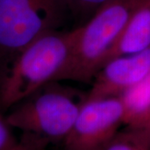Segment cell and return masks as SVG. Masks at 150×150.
I'll use <instances>...</instances> for the list:
<instances>
[{
  "label": "cell",
  "instance_id": "7c38bea8",
  "mask_svg": "<svg viewBox=\"0 0 150 150\" xmlns=\"http://www.w3.org/2000/svg\"><path fill=\"white\" fill-rule=\"evenodd\" d=\"M49 143L44 139L23 134L21 139L14 147L8 150H44Z\"/></svg>",
  "mask_w": 150,
  "mask_h": 150
},
{
  "label": "cell",
  "instance_id": "4fadbf2b",
  "mask_svg": "<svg viewBox=\"0 0 150 150\" xmlns=\"http://www.w3.org/2000/svg\"><path fill=\"white\" fill-rule=\"evenodd\" d=\"M105 150H144L138 144L128 132L118 134Z\"/></svg>",
  "mask_w": 150,
  "mask_h": 150
},
{
  "label": "cell",
  "instance_id": "277c9868",
  "mask_svg": "<svg viewBox=\"0 0 150 150\" xmlns=\"http://www.w3.org/2000/svg\"><path fill=\"white\" fill-rule=\"evenodd\" d=\"M69 10L66 0H0V66L36 38L57 30Z\"/></svg>",
  "mask_w": 150,
  "mask_h": 150
},
{
  "label": "cell",
  "instance_id": "30bf717a",
  "mask_svg": "<svg viewBox=\"0 0 150 150\" xmlns=\"http://www.w3.org/2000/svg\"><path fill=\"white\" fill-rule=\"evenodd\" d=\"M127 132L143 149H150V108L144 122L139 129Z\"/></svg>",
  "mask_w": 150,
  "mask_h": 150
},
{
  "label": "cell",
  "instance_id": "6da1fadb",
  "mask_svg": "<svg viewBox=\"0 0 150 150\" xmlns=\"http://www.w3.org/2000/svg\"><path fill=\"white\" fill-rule=\"evenodd\" d=\"M71 31L54 30L33 40L0 66V108L8 110L58 78L67 64Z\"/></svg>",
  "mask_w": 150,
  "mask_h": 150
},
{
  "label": "cell",
  "instance_id": "52a82bcc",
  "mask_svg": "<svg viewBox=\"0 0 150 150\" xmlns=\"http://www.w3.org/2000/svg\"><path fill=\"white\" fill-rule=\"evenodd\" d=\"M149 47L150 0H144L130 17L103 65L112 59L137 54Z\"/></svg>",
  "mask_w": 150,
  "mask_h": 150
},
{
  "label": "cell",
  "instance_id": "7a4b0ae2",
  "mask_svg": "<svg viewBox=\"0 0 150 150\" xmlns=\"http://www.w3.org/2000/svg\"><path fill=\"white\" fill-rule=\"evenodd\" d=\"M144 1L111 0L98 8L84 24L71 30L69 57L57 82H92L130 17Z\"/></svg>",
  "mask_w": 150,
  "mask_h": 150
},
{
  "label": "cell",
  "instance_id": "8992f818",
  "mask_svg": "<svg viewBox=\"0 0 150 150\" xmlns=\"http://www.w3.org/2000/svg\"><path fill=\"white\" fill-rule=\"evenodd\" d=\"M150 74V47L142 52L108 61L93 79L87 99L120 96Z\"/></svg>",
  "mask_w": 150,
  "mask_h": 150
},
{
  "label": "cell",
  "instance_id": "9c48e42d",
  "mask_svg": "<svg viewBox=\"0 0 150 150\" xmlns=\"http://www.w3.org/2000/svg\"><path fill=\"white\" fill-rule=\"evenodd\" d=\"M111 0H66L69 11L80 16H91L95 11Z\"/></svg>",
  "mask_w": 150,
  "mask_h": 150
},
{
  "label": "cell",
  "instance_id": "3957f363",
  "mask_svg": "<svg viewBox=\"0 0 150 150\" xmlns=\"http://www.w3.org/2000/svg\"><path fill=\"white\" fill-rule=\"evenodd\" d=\"M87 93L51 82L11 108L6 119L12 129L54 142L64 140Z\"/></svg>",
  "mask_w": 150,
  "mask_h": 150
},
{
  "label": "cell",
  "instance_id": "5b68a950",
  "mask_svg": "<svg viewBox=\"0 0 150 150\" xmlns=\"http://www.w3.org/2000/svg\"><path fill=\"white\" fill-rule=\"evenodd\" d=\"M123 123V106L120 97L86 98L64 140V150H105Z\"/></svg>",
  "mask_w": 150,
  "mask_h": 150
},
{
  "label": "cell",
  "instance_id": "ba28073f",
  "mask_svg": "<svg viewBox=\"0 0 150 150\" xmlns=\"http://www.w3.org/2000/svg\"><path fill=\"white\" fill-rule=\"evenodd\" d=\"M119 97L123 106V123L128 126V131L139 129L150 108V74Z\"/></svg>",
  "mask_w": 150,
  "mask_h": 150
},
{
  "label": "cell",
  "instance_id": "8fae6325",
  "mask_svg": "<svg viewBox=\"0 0 150 150\" xmlns=\"http://www.w3.org/2000/svg\"><path fill=\"white\" fill-rule=\"evenodd\" d=\"M0 108V150H8L12 149L18 143L12 133V127L8 124L6 116L2 113Z\"/></svg>",
  "mask_w": 150,
  "mask_h": 150
}]
</instances>
